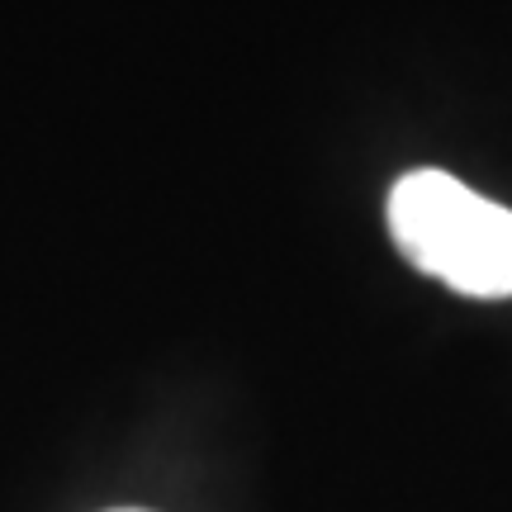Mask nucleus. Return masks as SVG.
I'll list each match as a JSON object with an SVG mask.
<instances>
[{"mask_svg": "<svg viewBox=\"0 0 512 512\" xmlns=\"http://www.w3.org/2000/svg\"><path fill=\"white\" fill-rule=\"evenodd\" d=\"M389 233L418 271L470 299L512 294V209L446 171H413L389 195Z\"/></svg>", "mask_w": 512, "mask_h": 512, "instance_id": "nucleus-1", "label": "nucleus"}, {"mask_svg": "<svg viewBox=\"0 0 512 512\" xmlns=\"http://www.w3.org/2000/svg\"><path fill=\"white\" fill-rule=\"evenodd\" d=\"M124 512H138V508H124Z\"/></svg>", "mask_w": 512, "mask_h": 512, "instance_id": "nucleus-2", "label": "nucleus"}]
</instances>
